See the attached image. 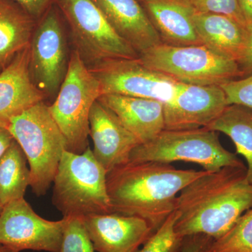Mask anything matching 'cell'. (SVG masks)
I'll return each instance as SVG.
<instances>
[{
  "mask_svg": "<svg viewBox=\"0 0 252 252\" xmlns=\"http://www.w3.org/2000/svg\"><path fill=\"white\" fill-rule=\"evenodd\" d=\"M102 95L120 94L155 99L163 104L175 97L178 81L146 67L138 59H114L90 69Z\"/></svg>",
  "mask_w": 252,
  "mask_h": 252,
  "instance_id": "obj_11",
  "label": "cell"
},
{
  "mask_svg": "<svg viewBox=\"0 0 252 252\" xmlns=\"http://www.w3.org/2000/svg\"><path fill=\"white\" fill-rule=\"evenodd\" d=\"M227 103L220 86L179 83L174 98L164 104L165 130H191L207 127L220 117Z\"/></svg>",
  "mask_w": 252,
  "mask_h": 252,
  "instance_id": "obj_12",
  "label": "cell"
},
{
  "mask_svg": "<svg viewBox=\"0 0 252 252\" xmlns=\"http://www.w3.org/2000/svg\"><path fill=\"white\" fill-rule=\"evenodd\" d=\"M205 172L181 170L165 162L123 164L107 173L112 212L140 217L155 233L175 211L181 190Z\"/></svg>",
  "mask_w": 252,
  "mask_h": 252,
  "instance_id": "obj_2",
  "label": "cell"
},
{
  "mask_svg": "<svg viewBox=\"0 0 252 252\" xmlns=\"http://www.w3.org/2000/svg\"><path fill=\"white\" fill-rule=\"evenodd\" d=\"M9 132L21 146L29 163L31 184L36 196L46 195L53 185L65 140L44 101L11 120Z\"/></svg>",
  "mask_w": 252,
  "mask_h": 252,
  "instance_id": "obj_4",
  "label": "cell"
},
{
  "mask_svg": "<svg viewBox=\"0 0 252 252\" xmlns=\"http://www.w3.org/2000/svg\"><path fill=\"white\" fill-rule=\"evenodd\" d=\"M94 251L137 252L154 232L147 221L117 212L83 218Z\"/></svg>",
  "mask_w": 252,
  "mask_h": 252,
  "instance_id": "obj_13",
  "label": "cell"
},
{
  "mask_svg": "<svg viewBox=\"0 0 252 252\" xmlns=\"http://www.w3.org/2000/svg\"><path fill=\"white\" fill-rule=\"evenodd\" d=\"M65 225L62 244L59 252H94L91 242L81 217H64Z\"/></svg>",
  "mask_w": 252,
  "mask_h": 252,
  "instance_id": "obj_25",
  "label": "cell"
},
{
  "mask_svg": "<svg viewBox=\"0 0 252 252\" xmlns=\"http://www.w3.org/2000/svg\"><path fill=\"white\" fill-rule=\"evenodd\" d=\"M193 19L203 45L239 65L248 45V28L228 16L195 10Z\"/></svg>",
  "mask_w": 252,
  "mask_h": 252,
  "instance_id": "obj_19",
  "label": "cell"
},
{
  "mask_svg": "<svg viewBox=\"0 0 252 252\" xmlns=\"http://www.w3.org/2000/svg\"><path fill=\"white\" fill-rule=\"evenodd\" d=\"M0 252H18L15 251L14 250H11L7 247L4 246V245H0Z\"/></svg>",
  "mask_w": 252,
  "mask_h": 252,
  "instance_id": "obj_33",
  "label": "cell"
},
{
  "mask_svg": "<svg viewBox=\"0 0 252 252\" xmlns=\"http://www.w3.org/2000/svg\"><path fill=\"white\" fill-rule=\"evenodd\" d=\"M207 128L230 137L236 153L246 160L247 179L252 185V109L240 104H229Z\"/></svg>",
  "mask_w": 252,
  "mask_h": 252,
  "instance_id": "obj_21",
  "label": "cell"
},
{
  "mask_svg": "<svg viewBox=\"0 0 252 252\" xmlns=\"http://www.w3.org/2000/svg\"><path fill=\"white\" fill-rule=\"evenodd\" d=\"M37 22L14 0H0V73L30 45Z\"/></svg>",
  "mask_w": 252,
  "mask_h": 252,
  "instance_id": "obj_20",
  "label": "cell"
},
{
  "mask_svg": "<svg viewBox=\"0 0 252 252\" xmlns=\"http://www.w3.org/2000/svg\"><path fill=\"white\" fill-rule=\"evenodd\" d=\"M252 207V185L246 167L206 171L179 193L175 230L182 238L203 234L216 240Z\"/></svg>",
  "mask_w": 252,
  "mask_h": 252,
  "instance_id": "obj_1",
  "label": "cell"
},
{
  "mask_svg": "<svg viewBox=\"0 0 252 252\" xmlns=\"http://www.w3.org/2000/svg\"><path fill=\"white\" fill-rule=\"evenodd\" d=\"M177 217L175 210L137 252H181L185 238L176 233Z\"/></svg>",
  "mask_w": 252,
  "mask_h": 252,
  "instance_id": "obj_24",
  "label": "cell"
},
{
  "mask_svg": "<svg viewBox=\"0 0 252 252\" xmlns=\"http://www.w3.org/2000/svg\"><path fill=\"white\" fill-rule=\"evenodd\" d=\"M98 100L114 113L140 144L155 139L165 130L164 104L155 99L120 94H103Z\"/></svg>",
  "mask_w": 252,
  "mask_h": 252,
  "instance_id": "obj_18",
  "label": "cell"
},
{
  "mask_svg": "<svg viewBox=\"0 0 252 252\" xmlns=\"http://www.w3.org/2000/svg\"><path fill=\"white\" fill-rule=\"evenodd\" d=\"M29 60L30 45L0 73V127L7 130L14 118L46 99L32 81Z\"/></svg>",
  "mask_w": 252,
  "mask_h": 252,
  "instance_id": "obj_15",
  "label": "cell"
},
{
  "mask_svg": "<svg viewBox=\"0 0 252 252\" xmlns=\"http://www.w3.org/2000/svg\"><path fill=\"white\" fill-rule=\"evenodd\" d=\"M247 27L252 26V0H239Z\"/></svg>",
  "mask_w": 252,
  "mask_h": 252,
  "instance_id": "obj_32",
  "label": "cell"
},
{
  "mask_svg": "<svg viewBox=\"0 0 252 252\" xmlns=\"http://www.w3.org/2000/svg\"><path fill=\"white\" fill-rule=\"evenodd\" d=\"M109 24L138 54L162 44L138 0H91Z\"/></svg>",
  "mask_w": 252,
  "mask_h": 252,
  "instance_id": "obj_17",
  "label": "cell"
},
{
  "mask_svg": "<svg viewBox=\"0 0 252 252\" xmlns=\"http://www.w3.org/2000/svg\"><path fill=\"white\" fill-rule=\"evenodd\" d=\"M27 158L16 140L0 158V203L4 207L24 198L31 184Z\"/></svg>",
  "mask_w": 252,
  "mask_h": 252,
  "instance_id": "obj_22",
  "label": "cell"
},
{
  "mask_svg": "<svg viewBox=\"0 0 252 252\" xmlns=\"http://www.w3.org/2000/svg\"><path fill=\"white\" fill-rule=\"evenodd\" d=\"M68 38L59 14L52 8L38 21L32 36L30 74L46 99L56 98L67 75L72 52Z\"/></svg>",
  "mask_w": 252,
  "mask_h": 252,
  "instance_id": "obj_9",
  "label": "cell"
},
{
  "mask_svg": "<svg viewBox=\"0 0 252 252\" xmlns=\"http://www.w3.org/2000/svg\"><path fill=\"white\" fill-rule=\"evenodd\" d=\"M214 240L203 234L189 235L184 238L181 252H210Z\"/></svg>",
  "mask_w": 252,
  "mask_h": 252,
  "instance_id": "obj_28",
  "label": "cell"
},
{
  "mask_svg": "<svg viewBox=\"0 0 252 252\" xmlns=\"http://www.w3.org/2000/svg\"><path fill=\"white\" fill-rule=\"evenodd\" d=\"M66 219L49 220L34 211L24 198L2 207L0 213V245L23 250L59 252Z\"/></svg>",
  "mask_w": 252,
  "mask_h": 252,
  "instance_id": "obj_10",
  "label": "cell"
},
{
  "mask_svg": "<svg viewBox=\"0 0 252 252\" xmlns=\"http://www.w3.org/2000/svg\"><path fill=\"white\" fill-rule=\"evenodd\" d=\"M14 138L7 129L0 127V158L14 142Z\"/></svg>",
  "mask_w": 252,
  "mask_h": 252,
  "instance_id": "obj_31",
  "label": "cell"
},
{
  "mask_svg": "<svg viewBox=\"0 0 252 252\" xmlns=\"http://www.w3.org/2000/svg\"><path fill=\"white\" fill-rule=\"evenodd\" d=\"M101 95L98 80L77 51L72 49L67 75L54 102L49 106L68 152L80 154L89 147V116L93 105Z\"/></svg>",
  "mask_w": 252,
  "mask_h": 252,
  "instance_id": "obj_5",
  "label": "cell"
},
{
  "mask_svg": "<svg viewBox=\"0 0 252 252\" xmlns=\"http://www.w3.org/2000/svg\"><path fill=\"white\" fill-rule=\"evenodd\" d=\"M129 161L193 162L208 172L245 166L236 154L222 146L217 132L207 127L162 130L153 140L135 147Z\"/></svg>",
  "mask_w": 252,
  "mask_h": 252,
  "instance_id": "obj_6",
  "label": "cell"
},
{
  "mask_svg": "<svg viewBox=\"0 0 252 252\" xmlns=\"http://www.w3.org/2000/svg\"><path fill=\"white\" fill-rule=\"evenodd\" d=\"M89 123L93 153L107 173L129 162L131 152L140 142L98 99L91 109Z\"/></svg>",
  "mask_w": 252,
  "mask_h": 252,
  "instance_id": "obj_14",
  "label": "cell"
},
{
  "mask_svg": "<svg viewBox=\"0 0 252 252\" xmlns=\"http://www.w3.org/2000/svg\"><path fill=\"white\" fill-rule=\"evenodd\" d=\"M162 44L174 46L203 45L195 25V9L187 0H140Z\"/></svg>",
  "mask_w": 252,
  "mask_h": 252,
  "instance_id": "obj_16",
  "label": "cell"
},
{
  "mask_svg": "<svg viewBox=\"0 0 252 252\" xmlns=\"http://www.w3.org/2000/svg\"><path fill=\"white\" fill-rule=\"evenodd\" d=\"M210 252H252V207L226 233L214 241Z\"/></svg>",
  "mask_w": 252,
  "mask_h": 252,
  "instance_id": "obj_23",
  "label": "cell"
},
{
  "mask_svg": "<svg viewBox=\"0 0 252 252\" xmlns=\"http://www.w3.org/2000/svg\"><path fill=\"white\" fill-rule=\"evenodd\" d=\"M226 96L227 103L240 104L252 109V74L220 85Z\"/></svg>",
  "mask_w": 252,
  "mask_h": 252,
  "instance_id": "obj_27",
  "label": "cell"
},
{
  "mask_svg": "<svg viewBox=\"0 0 252 252\" xmlns=\"http://www.w3.org/2000/svg\"><path fill=\"white\" fill-rule=\"evenodd\" d=\"M195 11L223 15L247 27L239 0H187Z\"/></svg>",
  "mask_w": 252,
  "mask_h": 252,
  "instance_id": "obj_26",
  "label": "cell"
},
{
  "mask_svg": "<svg viewBox=\"0 0 252 252\" xmlns=\"http://www.w3.org/2000/svg\"><path fill=\"white\" fill-rule=\"evenodd\" d=\"M59 4L69 25L72 50L89 69L110 60L139 59L91 0H59Z\"/></svg>",
  "mask_w": 252,
  "mask_h": 252,
  "instance_id": "obj_8",
  "label": "cell"
},
{
  "mask_svg": "<svg viewBox=\"0 0 252 252\" xmlns=\"http://www.w3.org/2000/svg\"><path fill=\"white\" fill-rule=\"evenodd\" d=\"M32 17L39 21L49 11L55 0H14Z\"/></svg>",
  "mask_w": 252,
  "mask_h": 252,
  "instance_id": "obj_29",
  "label": "cell"
},
{
  "mask_svg": "<svg viewBox=\"0 0 252 252\" xmlns=\"http://www.w3.org/2000/svg\"><path fill=\"white\" fill-rule=\"evenodd\" d=\"M2 205H1V203H0V213H1V210H2Z\"/></svg>",
  "mask_w": 252,
  "mask_h": 252,
  "instance_id": "obj_34",
  "label": "cell"
},
{
  "mask_svg": "<svg viewBox=\"0 0 252 252\" xmlns=\"http://www.w3.org/2000/svg\"><path fill=\"white\" fill-rule=\"evenodd\" d=\"M138 60L149 69L183 84L220 86L243 78L238 63L205 45L160 44L141 53Z\"/></svg>",
  "mask_w": 252,
  "mask_h": 252,
  "instance_id": "obj_7",
  "label": "cell"
},
{
  "mask_svg": "<svg viewBox=\"0 0 252 252\" xmlns=\"http://www.w3.org/2000/svg\"><path fill=\"white\" fill-rule=\"evenodd\" d=\"M248 39L246 51L243 61L239 64L243 78L252 74V26H248Z\"/></svg>",
  "mask_w": 252,
  "mask_h": 252,
  "instance_id": "obj_30",
  "label": "cell"
},
{
  "mask_svg": "<svg viewBox=\"0 0 252 252\" xmlns=\"http://www.w3.org/2000/svg\"><path fill=\"white\" fill-rule=\"evenodd\" d=\"M53 185V204L63 217L112 212L107 172L90 146L80 154L63 152Z\"/></svg>",
  "mask_w": 252,
  "mask_h": 252,
  "instance_id": "obj_3",
  "label": "cell"
},
{
  "mask_svg": "<svg viewBox=\"0 0 252 252\" xmlns=\"http://www.w3.org/2000/svg\"><path fill=\"white\" fill-rule=\"evenodd\" d=\"M138 1H140V0H138Z\"/></svg>",
  "mask_w": 252,
  "mask_h": 252,
  "instance_id": "obj_35",
  "label": "cell"
}]
</instances>
